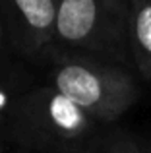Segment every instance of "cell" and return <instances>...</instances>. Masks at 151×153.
<instances>
[{
	"label": "cell",
	"mask_w": 151,
	"mask_h": 153,
	"mask_svg": "<svg viewBox=\"0 0 151 153\" xmlns=\"http://www.w3.org/2000/svg\"><path fill=\"white\" fill-rule=\"evenodd\" d=\"M6 134H4V111L0 108V153H4V147H6Z\"/></svg>",
	"instance_id": "8"
},
{
	"label": "cell",
	"mask_w": 151,
	"mask_h": 153,
	"mask_svg": "<svg viewBox=\"0 0 151 153\" xmlns=\"http://www.w3.org/2000/svg\"><path fill=\"white\" fill-rule=\"evenodd\" d=\"M97 153H145V149L134 134L120 128H110L103 136Z\"/></svg>",
	"instance_id": "6"
},
{
	"label": "cell",
	"mask_w": 151,
	"mask_h": 153,
	"mask_svg": "<svg viewBox=\"0 0 151 153\" xmlns=\"http://www.w3.org/2000/svg\"><path fill=\"white\" fill-rule=\"evenodd\" d=\"M128 51L132 68L151 83V0H128Z\"/></svg>",
	"instance_id": "5"
},
{
	"label": "cell",
	"mask_w": 151,
	"mask_h": 153,
	"mask_svg": "<svg viewBox=\"0 0 151 153\" xmlns=\"http://www.w3.org/2000/svg\"><path fill=\"white\" fill-rule=\"evenodd\" d=\"M14 47H12V41L8 37V31H6V23H4V18L0 14V82L2 79H8L6 76L14 70Z\"/></svg>",
	"instance_id": "7"
},
{
	"label": "cell",
	"mask_w": 151,
	"mask_h": 153,
	"mask_svg": "<svg viewBox=\"0 0 151 153\" xmlns=\"http://www.w3.org/2000/svg\"><path fill=\"white\" fill-rule=\"evenodd\" d=\"M54 52L130 70L128 0H56Z\"/></svg>",
	"instance_id": "2"
},
{
	"label": "cell",
	"mask_w": 151,
	"mask_h": 153,
	"mask_svg": "<svg viewBox=\"0 0 151 153\" xmlns=\"http://www.w3.org/2000/svg\"><path fill=\"white\" fill-rule=\"evenodd\" d=\"M107 128L53 85L29 89L4 108L6 140L37 153H97Z\"/></svg>",
	"instance_id": "1"
},
{
	"label": "cell",
	"mask_w": 151,
	"mask_h": 153,
	"mask_svg": "<svg viewBox=\"0 0 151 153\" xmlns=\"http://www.w3.org/2000/svg\"><path fill=\"white\" fill-rule=\"evenodd\" d=\"M49 62V85L103 126L116 122L140 99L136 78L124 66L58 52Z\"/></svg>",
	"instance_id": "3"
},
{
	"label": "cell",
	"mask_w": 151,
	"mask_h": 153,
	"mask_svg": "<svg viewBox=\"0 0 151 153\" xmlns=\"http://www.w3.org/2000/svg\"><path fill=\"white\" fill-rule=\"evenodd\" d=\"M0 14L16 54L49 62L54 51L56 0H0Z\"/></svg>",
	"instance_id": "4"
},
{
	"label": "cell",
	"mask_w": 151,
	"mask_h": 153,
	"mask_svg": "<svg viewBox=\"0 0 151 153\" xmlns=\"http://www.w3.org/2000/svg\"><path fill=\"white\" fill-rule=\"evenodd\" d=\"M141 142V147L145 149V153H151V138L149 140H140Z\"/></svg>",
	"instance_id": "9"
}]
</instances>
